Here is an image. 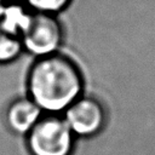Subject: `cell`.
Wrapping results in <instances>:
<instances>
[{
    "label": "cell",
    "instance_id": "obj_1",
    "mask_svg": "<svg viewBox=\"0 0 155 155\" xmlns=\"http://www.w3.org/2000/svg\"><path fill=\"white\" fill-rule=\"evenodd\" d=\"M84 86L80 67L61 52L36 58L27 75V96L45 114H63L82 96Z\"/></svg>",
    "mask_w": 155,
    "mask_h": 155
},
{
    "label": "cell",
    "instance_id": "obj_2",
    "mask_svg": "<svg viewBox=\"0 0 155 155\" xmlns=\"http://www.w3.org/2000/svg\"><path fill=\"white\" fill-rule=\"evenodd\" d=\"M75 136L62 114H44L25 136L30 155H71Z\"/></svg>",
    "mask_w": 155,
    "mask_h": 155
},
{
    "label": "cell",
    "instance_id": "obj_9",
    "mask_svg": "<svg viewBox=\"0 0 155 155\" xmlns=\"http://www.w3.org/2000/svg\"><path fill=\"white\" fill-rule=\"evenodd\" d=\"M6 1H7V0H0V12H1V10H2L4 5L6 4Z\"/></svg>",
    "mask_w": 155,
    "mask_h": 155
},
{
    "label": "cell",
    "instance_id": "obj_3",
    "mask_svg": "<svg viewBox=\"0 0 155 155\" xmlns=\"http://www.w3.org/2000/svg\"><path fill=\"white\" fill-rule=\"evenodd\" d=\"M64 41V29L56 15L34 12L29 28L22 36L23 50L35 58L59 52Z\"/></svg>",
    "mask_w": 155,
    "mask_h": 155
},
{
    "label": "cell",
    "instance_id": "obj_5",
    "mask_svg": "<svg viewBox=\"0 0 155 155\" xmlns=\"http://www.w3.org/2000/svg\"><path fill=\"white\" fill-rule=\"evenodd\" d=\"M45 113L28 96L13 99L5 109L7 128L19 136H27Z\"/></svg>",
    "mask_w": 155,
    "mask_h": 155
},
{
    "label": "cell",
    "instance_id": "obj_4",
    "mask_svg": "<svg viewBox=\"0 0 155 155\" xmlns=\"http://www.w3.org/2000/svg\"><path fill=\"white\" fill-rule=\"evenodd\" d=\"M75 137L91 138L98 134L107 121L103 104L94 97L81 96L62 114Z\"/></svg>",
    "mask_w": 155,
    "mask_h": 155
},
{
    "label": "cell",
    "instance_id": "obj_8",
    "mask_svg": "<svg viewBox=\"0 0 155 155\" xmlns=\"http://www.w3.org/2000/svg\"><path fill=\"white\" fill-rule=\"evenodd\" d=\"M71 1L73 0H23V2L33 12L48 13L56 16L67 10Z\"/></svg>",
    "mask_w": 155,
    "mask_h": 155
},
{
    "label": "cell",
    "instance_id": "obj_6",
    "mask_svg": "<svg viewBox=\"0 0 155 155\" xmlns=\"http://www.w3.org/2000/svg\"><path fill=\"white\" fill-rule=\"evenodd\" d=\"M33 16L34 12L23 1H6L0 12V28L22 40Z\"/></svg>",
    "mask_w": 155,
    "mask_h": 155
},
{
    "label": "cell",
    "instance_id": "obj_7",
    "mask_svg": "<svg viewBox=\"0 0 155 155\" xmlns=\"http://www.w3.org/2000/svg\"><path fill=\"white\" fill-rule=\"evenodd\" d=\"M23 52L21 38L8 34L0 28V64L12 63Z\"/></svg>",
    "mask_w": 155,
    "mask_h": 155
},
{
    "label": "cell",
    "instance_id": "obj_10",
    "mask_svg": "<svg viewBox=\"0 0 155 155\" xmlns=\"http://www.w3.org/2000/svg\"><path fill=\"white\" fill-rule=\"evenodd\" d=\"M7 1H23V0H7Z\"/></svg>",
    "mask_w": 155,
    "mask_h": 155
}]
</instances>
